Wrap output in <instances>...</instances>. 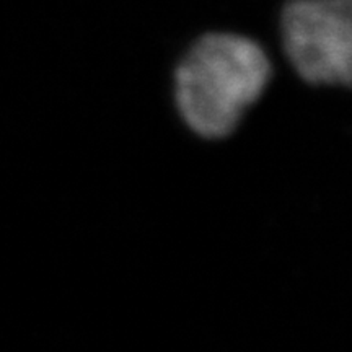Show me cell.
Instances as JSON below:
<instances>
[{"label":"cell","mask_w":352,"mask_h":352,"mask_svg":"<svg viewBox=\"0 0 352 352\" xmlns=\"http://www.w3.org/2000/svg\"><path fill=\"white\" fill-rule=\"evenodd\" d=\"M276 60L258 39L232 30L202 33L184 47L173 69L179 118L204 140H226L274 80Z\"/></svg>","instance_id":"obj_1"},{"label":"cell","mask_w":352,"mask_h":352,"mask_svg":"<svg viewBox=\"0 0 352 352\" xmlns=\"http://www.w3.org/2000/svg\"><path fill=\"white\" fill-rule=\"evenodd\" d=\"M279 52L305 85L352 90V0L285 3Z\"/></svg>","instance_id":"obj_2"}]
</instances>
